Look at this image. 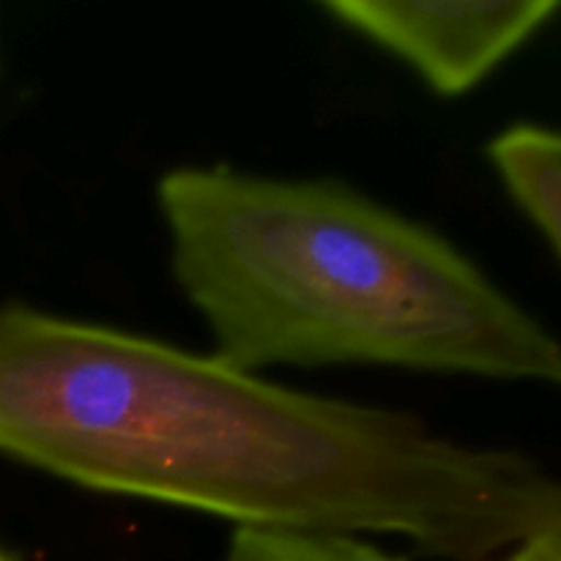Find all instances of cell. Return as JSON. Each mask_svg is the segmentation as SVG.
Instances as JSON below:
<instances>
[{
  "label": "cell",
  "mask_w": 561,
  "mask_h": 561,
  "mask_svg": "<svg viewBox=\"0 0 561 561\" xmlns=\"http://www.w3.org/2000/svg\"><path fill=\"white\" fill-rule=\"evenodd\" d=\"M0 455L236 529L394 535L447 561L561 537V477L526 455L25 305L0 307Z\"/></svg>",
  "instance_id": "obj_1"
},
{
  "label": "cell",
  "mask_w": 561,
  "mask_h": 561,
  "mask_svg": "<svg viewBox=\"0 0 561 561\" xmlns=\"http://www.w3.org/2000/svg\"><path fill=\"white\" fill-rule=\"evenodd\" d=\"M181 290L219 356L381 365L561 389V340L444 236L334 181L162 175Z\"/></svg>",
  "instance_id": "obj_2"
},
{
  "label": "cell",
  "mask_w": 561,
  "mask_h": 561,
  "mask_svg": "<svg viewBox=\"0 0 561 561\" xmlns=\"http://www.w3.org/2000/svg\"><path fill=\"white\" fill-rule=\"evenodd\" d=\"M323 11L409 64L431 91L463 96L561 11L559 0H329Z\"/></svg>",
  "instance_id": "obj_3"
},
{
  "label": "cell",
  "mask_w": 561,
  "mask_h": 561,
  "mask_svg": "<svg viewBox=\"0 0 561 561\" xmlns=\"http://www.w3.org/2000/svg\"><path fill=\"white\" fill-rule=\"evenodd\" d=\"M488 157L510 197L561 257V129L515 124L493 137Z\"/></svg>",
  "instance_id": "obj_4"
},
{
  "label": "cell",
  "mask_w": 561,
  "mask_h": 561,
  "mask_svg": "<svg viewBox=\"0 0 561 561\" xmlns=\"http://www.w3.org/2000/svg\"><path fill=\"white\" fill-rule=\"evenodd\" d=\"M222 561H405L343 531L236 529Z\"/></svg>",
  "instance_id": "obj_5"
},
{
  "label": "cell",
  "mask_w": 561,
  "mask_h": 561,
  "mask_svg": "<svg viewBox=\"0 0 561 561\" xmlns=\"http://www.w3.org/2000/svg\"><path fill=\"white\" fill-rule=\"evenodd\" d=\"M504 561H561V537L526 542V546L515 548Z\"/></svg>",
  "instance_id": "obj_6"
},
{
  "label": "cell",
  "mask_w": 561,
  "mask_h": 561,
  "mask_svg": "<svg viewBox=\"0 0 561 561\" xmlns=\"http://www.w3.org/2000/svg\"><path fill=\"white\" fill-rule=\"evenodd\" d=\"M0 561H14V559H11V557H9V553H5V551H3V548H0Z\"/></svg>",
  "instance_id": "obj_7"
}]
</instances>
